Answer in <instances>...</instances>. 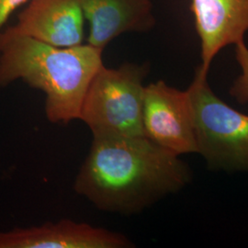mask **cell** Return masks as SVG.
Listing matches in <instances>:
<instances>
[{"mask_svg":"<svg viewBox=\"0 0 248 248\" xmlns=\"http://www.w3.org/2000/svg\"><path fill=\"white\" fill-rule=\"evenodd\" d=\"M190 179L184 162L145 136L93 137L74 188L97 209L132 215Z\"/></svg>","mask_w":248,"mask_h":248,"instance_id":"6da1fadb","label":"cell"},{"mask_svg":"<svg viewBox=\"0 0 248 248\" xmlns=\"http://www.w3.org/2000/svg\"><path fill=\"white\" fill-rule=\"evenodd\" d=\"M103 51L94 46L56 47L15 31L0 32V88L17 80L45 95V114L53 124L79 120L82 102Z\"/></svg>","mask_w":248,"mask_h":248,"instance_id":"7a4b0ae2","label":"cell"},{"mask_svg":"<svg viewBox=\"0 0 248 248\" xmlns=\"http://www.w3.org/2000/svg\"><path fill=\"white\" fill-rule=\"evenodd\" d=\"M147 64L125 62L117 68L102 65L91 80L80 118L93 137L144 136L142 127L143 80Z\"/></svg>","mask_w":248,"mask_h":248,"instance_id":"3957f363","label":"cell"},{"mask_svg":"<svg viewBox=\"0 0 248 248\" xmlns=\"http://www.w3.org/2000/svg\"><path fill=\"white\" fill-rule=\"evenodd\" d=\"M198 152L213 169L248 170V115L231 108L197 70L186 89Z\"/></svg>","mask_w":248,"mask_h":248,"instance_id":"277c9868","label":"cell"},{"mask_svg":"<svg viewBox=\"0 0 248 248\" xmlns=\"http://www.w3.org/2000/svg\"><path fill=\"white\" fill-rule=\"evenodd\" d=\"M142 127L146 138L176 155L198 152L186 90L172 88L161 80L145 86Z\"/></svg>","mask_w":248,"mask_h":248,"instance_id":"5b68a950","label":"cell"},{"mask_svg":"<svg viewBox=\"0 0 248 248\" xmlns=\"http://www.w3.org/2000/svg\"><path fill=\"white\" fill-rule=\"evenodd\" d=\"M125 235L68 219L0 231V248H128Z\"/></svg>","mask_w":248,"mask_h":248,"instance_id":"8992f818","label":"cell"},{"mask_svg":"<svg viewBox=\"0 0 248 248\" xmlns=\"http://www.w3.org/2000/svg\"><path fill=\"white\" fill-rule=\"evenodd\" d=\"M190 10L202 43V63L197 70L207 76L222 49L244 41L248 31V0H192Z\"/></svg>","mask_w":248,"mask_h":248,"instance_id":"52a82bcc","label":"cell"},{"mask_svg":"<svg viewBox=\"0 0 248 248\" xmlns=\"http://www.w3.org/2000/svg\"><path fill=\"white\" fill-rule=\"evenodd\" d=\"M85 17L78 0H30L11 28L56 47L83 45Z\"/></svg>","mask_w":248,"mask_h":248,"instance_id":"ba28073f","label":"cell"},{"mask_svg":"<svg viewBox=\"0 0 248 248\" xmlns=\"http://www.w3.org/2000/svg\"><path fill=\"white\" fill-rule=\"evenodd\" d=\"M89 23L87 44L100 50L126 32L151 30L154 0H78Z\"/></svg>","mask_w":248,"mask_h":248,"instance_id":"9c48e42d","label":"cell"},{"mask_svg":"<svg viewBox=\"0 0 248 248\" xmlns=\"http://www.w3.org/2000/svg\"><path fill=\"white\" fill-rule=\"evenodd\" d=\"M235 57L242 73L234 81L230 89V94L241 104L248 102V48L244 41L235 45Z\"/></svg>","mask_w":248,"mask_h":248,"instance_id":"30bf717a","label":"cell"},{"mask_svg":"<svg viewBox=\"0 0 248 248\" xmlns=\"http://www.w3.org/2000/svg\"><path fill=\"white\" fill-rule=\"evenodd\" d=\"M29 1L30 0H0V32L15 10L29 3Z\"/></svg>","mask_w":248,"mask_h":248,"instance_id":"8fae6325","label":"cell"}]
</instances>
